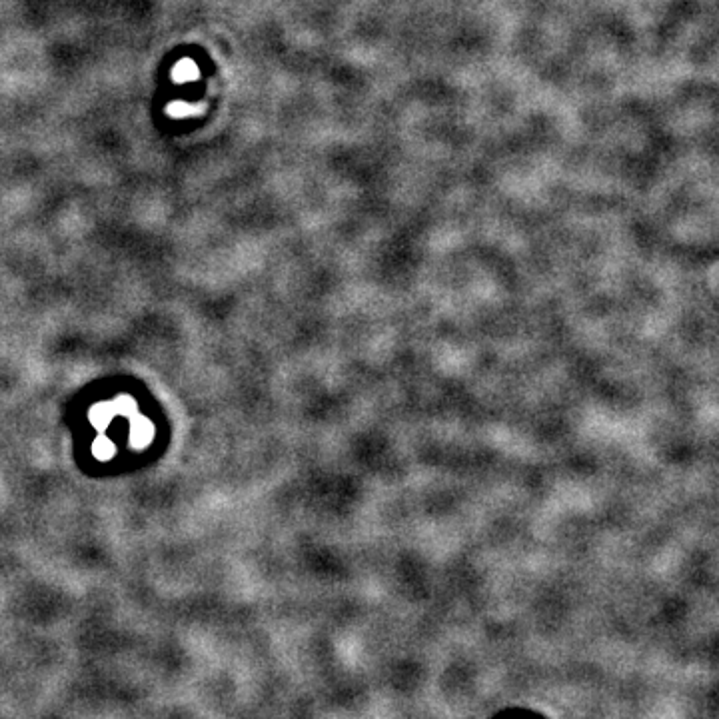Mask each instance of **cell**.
Returning <instances> with one entry per match:
<instances>
[{
    "instance_id": "cell-1",
    "label": "cell",
    "mask_w": 719,
    "mask_h": 719,
    "mask_svg": "<svg viewBox=\"0 0 719 719\" xmlns=\"http://www.w3.org/2000/svg\"><path fill=\"white\" fill-rule=\"evenodd\" d=\"M154 438V426L148 418L140 416V414H134L130 418V442L134 448L142 450L146 448Z\"/></svg>"
},
{
    "instance_id": "cell-2",
    "label": "cell",
    "mask_w": 719,
    "mask_h": 719,
    "mask_svg": "<svg viewBox=\"0 0 719 719\" xmlns=\"http://www.w3.org/2000/svg\"><path fill=\"white\" fill-rule=\"evenodd\" d=\"M114 416H116V410H114L112 402H100L90 410V422L98 430H104L112 422Z\"/></svg>"
},
{
    "instance_id": "cell-3",
    "label": "cell",
    "mask_w": 719,
    "mask_h": 719,
    "mask_svg": "<svg viewBox=\"0 0 719 719\" xmlns=\"http://www.w3.org/2000/svg\"><path fill=\"white\" fill-rule=\"evenodd\" d=\"M92 452H94V456H96L98 460H110V458L116 454V446H114V442H112L110 438L98 436L96 442H94V446H92Z\"/></svg>"
},
{
    "instance_id": "cell-4",
    "label": "cell",
    "mask_w": 719,
    "mask_h": 719,
    "mask_svg": "<svg viewBox=\"0 0 719 719\" xmlns=\"http://www.w3.org/2000/svg\"><path fill=\"white\" fill-rule=\"evenodd\" d=\"M114 404V410L118 416H124V418H132L136 414V402L130 398V396H120L118 400L112 402Z\"/></svg>"
}]
</instances>
